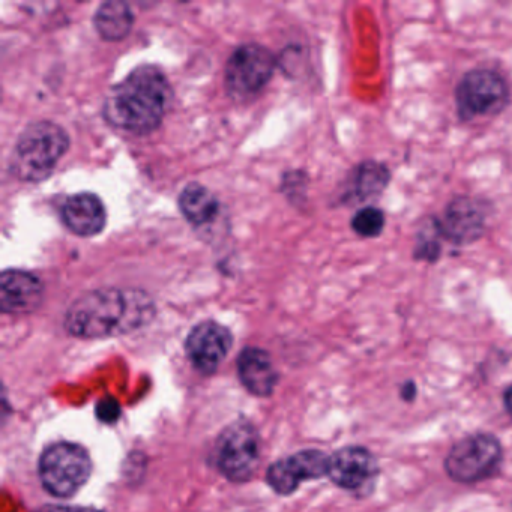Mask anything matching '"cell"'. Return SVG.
Returning a JSON list of instances; mask_svg holds the SVG:
<instances>
[{
  "label": "cell",
  "instance_id": "6da1fadb",
  "mask_svg": "<svg viewBox=\"0 0 512 512\" xmlns=\"http://www.w3.org/2000/svg\"><path fill=\"white\" fill-rule=\"evenodd\" d=\"M154 301L137 289H97L73 302L65 316L68 334L77 338H109L130 334L151 322Z\"/></svg>",
  "mask_w": 512,
  "mask_h": 512
},
{
  "label": "cell",
  "instance_id": "7a4b0ae2",
  "mask_svg": "<svg viewBox=\"0 0 512 512\" xmlns=\"http://www.w3.org/2000/svg\"><path fill=\"white\" fill-rule=\"evenodd\" d=\"M173 101L169 79L154 65H140L110 89L104 103L107 122L131 134H149L160 127Z\"/></svg>",
  "mask_w": 512,
  "mask_h": 512
},
{
  "label": "cell",
  "instance_id": "3957f363",
  "mask_svg": "<svg viewBox=\"0 0 512 512\" xmlns=\"http://www.w3.org/2000/svg\"><path fill=\"white\" fill-rule=\"evenodd\" d=\"M70 149V136L52 121L32 122L20 134L11 157V172L25 182H43L53 175Z\"/></svg>",
  "mask_w": 512,
  "mask_h": 512
},
{
  "label": "cell",
  "instance_id": "277c9868",
  "mask_svg": "<svg viewBox=\"0 0 512 512\" xmlns=\"http://www.w3.org/2000/svg\"><path fill=\"white\" fill-rule=\"evenodd\" d=\"M503 448L493 434L479 433L458 440L445 458L446 475L458 484H478L497 475Z\"/></svg>",
  "mask_w": 512,
  "mask_h": 512
},
{
  "label": "cell",
  "instance_id": "5b68a950",
  "mask_svg": "<svg viewBox=\"0 0 512 512\" xmlns=\"http://www.w3.org/2000/svg\"><path fill=\"white\" fill-rule=\"evenodd\" d=\"M91 473V457L77 443H53L40 458L41 482L55 497L74 496L88 482Z\"/></svg>",
  "mask_w": 512,
  "mask_h": 512
},
{
  "label": "cell",
  "instance_id": "8992f818",
  "mask_svg": "<svg viewBox=\"0 0 512 512\" xmlns=\"http://www.w3.org/2000/svg\"><path fill=\"white\" fill-rule=\"evenodd\" d=\"M262 442L256 428L247 421L230 424L218 437L215 463L232 482H245L259 469Z\"/></svg>",
  "mask_w": 512,
  "mask_h": 512
},
{
  "label": "cell",
  "instance_id": "52a82bcc",
  "mask_svg": "<svg viewBox=\"0 0 512 512\" xmlns=\"http://www.w3.org/2000/svg\"><path fill=\"white\" fill-rule=\"evenodd\" d=\"M455 103L461 121L491 118L503 112L509 103V88L496 71L472 70L464 74L455 91Z\"/></svg>",
  "mask_w": 512,
  "mask_h": 512
},
{
  "label": "cell",
  "instance_id": "ba28073f",
  "mask_svg": "<svg viewBox=\"0 0 512 512\" xmlns=\"http://www.w3.org/2000/svg\"><path fill=\"white\" fill-rule=\"evenodd\" d=\"M275 56L259 44H244L230 56L226 65L227 94L233 100H247L259 94L274 76Z\"/></svg>",
  "mask_w": 512,
  "mask_h": 512
},
{
  "label": "cell",
  "instance_id": "9c48e42d",
  "mask_svg": "<svg viewBox=\"0 0 512 512\" xmlns=\"http://www.w3.org/2000/svg\"><path fill=\"white\" fill-rule=\"evenodd\" d=\"M379 473L376 455L364 446H346L329 457L328 476L344 490L367 493L373 490Z\"/></svg>",
  "mask_w": 512,
  "mask_h": 512
},
{
  "label": "cell",
  "instance_id": "30bf717a",
  "mask_svg": "<svg viewBox=\"0 0 512 512\" xmlns=\"http://www.w3.org/2000/svg\"><path fill=\"white\" fill-rule=\"evenodd\" d=\"M434 223L437 233L452 244H472L484 235L487 227V205L475 197H457L446 206L442 220Z\"/></svg>",
  "mask_w": 512,
  "mask_h": 512
},
{
  "label": "cell",
  "instance_id": "8fae6325",
  "mask_svg": "<svg viewBox=\"0 0 512 512\" xmlns=\"http://www.w3.org/2000/svg\"><path fill=\"white\" fill-rule=\"evenodd\" d=\"M329 457L319 449H305L284 460L272 464L268 470V484L275 493L289 496L298 490L299 485L311 479L328 476Z\"/></svg>",
  "mask_w": 512,
  "mask_h": 512
},
{
  "label": "cell",
  "instance_id": "7c38bea8",
  "mask_svg": "<svg viewBox=\"0 0 512 512\" xmlns=\"http://www.w3.org/2000/svg\"><path fill=\"white\" fill-rule=\"evenodd\" d=\"M232 332L226 326L206 320L191 329L185 349L191 364L203 374H212L232 349Z\"/></svg>",
  "mask_w": 512,
  "mask_h": 512
},
{
  "label": "cell",
  "instance_id": "4fadbf2b",
  "mask_svg": "<svg viewBox=\"0 0 512 512\" xmlns=\"http://www.w3.org/2000/svg\"><path fill=\"white\" fill-rule=\"evenodd\" d=\"M44 299V284L37 275L7 269L0 277V308L5 314H28Z\"/></svg>",
  "mask_w": 512,
  "mask_h": 512
},
{
  "label": "cell",
  "instance_id": "5bb4252c",
  "mask_svg": "<svg viewBox=\"0 0 512 512\" xmlns=\"http://www.w3.org/2000/svg\"><path fill=\"white\" fill-rule=\"evenodd\" d=\"M62 221L74 235L91 238L103 232L107 212L100 197L92 193H79L68 197L62 205Z\"/></svg>",
  "mask_w": 512,
  "mask_h": 512
},
{
  "label": "cell",
  "instance_id": "9a60e30c",
  "mask_svg": "<svg viewBox=\"0 0 512 512\" xmlns=\"http://www.w3.org/2000/svg\"><path fill=\"white\" fill-rule=\"evenodd\" d=\"M238 373L242 385L257 397H268L278 382L271 355L259 347H247L238 358Z\"/></svg>",
  "mask_w": 512,
  "mask_h": 512
},
{
  "label": "cell",
  "instance_id": "2e32d148",
  "mask_svg": "<svg viewBox=\"0 0 512 512\" xmlns=\"http://www.w3.org/2000/svg\"><path fill=\"white\" fill-rule=\"evenodd\" d=\"M391 181V172L385 164L364 161L353 169L347 179L343 199L349 203H361L379 196Z\"/></svg>",
  "mask_w": 512,
  "mask_h": 512
},
{
  "label": "cell",
  "instance_id": "e0dca14e",
  "mask_svg": "<svg viewBox=\"0 0 512 512\" xmlns=\"http://www.w3.org/2000/svg\"><path fill=\"white\" fill-rule=\"evenodd\" d=\"M179 209L188 223L203 227L217 220L220 214V202L211 190L193 182L182 190L179 196Z\"/></svg>",
  "mask_w": 512,
  "mask_h": 512
},
{
  "label": "cell",
  "instance_id": "ac0fdd59",
  "mask_svg": "<svg viewBox=\"0 0 512 512\" xmlns=\"http://www.w3.org/2000/svg\"><path fill=\"white\" fill-rule=\"evenodd\" d=\"M94 25L103 40H124L130 35L134 26L133 10L130 5L118 0L104 2L95 13Z\"/></svg>",
  "mask_w": 512,
  "mask_h": 512
},
{
  "label": "cell",
  "instance_id": "d6986e66",
  "mask_svg": "<svg viewBox=\"0 0 512 512\" xmlns=\"http://www.w3.org/2000/svg\"><path fill=\"white\" fill-rule=\"evenodd\" d=\"M385 214L382 209L365 206L352 218V229L361 238H377L385 229Z\"/></svg>",
  "mask_w": 512,
  "mask_h": 512
},
{
  "label": "cell",
  "instance_id": "ffe728a7",
  "mask_svg": "<svg viewBox=\"0 0 512 512\" xmlns=\"http://www.w3.org/2000/svg\"><path fill=\"white\" fill-rule=\"evenodd\" d=\"M121 413L122 409L116 398L106 397L98 401L97 416L100 421L106 422V424H115L121 418Z\"/></svg>",
  "mask_w": 512,
  "mask_h": 512
},
{
  "label": "cell",
  "instance_id": "44dd1931",
  "mask_svg": "<svg viewBox=\"0 0 512 512\" xmlns=\"http://www.w3.org/2000/svg\"><path fill=\"white\" fill-rule=\"evenodd\" d=\"M413 256L418 260H427V262H436L440 256V245L437 244L434 239L428 238H419L418 245H416L415 251H413Z\"/></svg>",
  "mask_w": 512,
  "mask_h": 512
},
{
  "label": "cell",
  "instance_id": "7402d4cb",
  "mask_svg": "<svg viewBox=\"0 0 512 512\" xmlns=\"http://www.w3.org/2000/svg\"><path fill=\"white\" fill-rule=\"evenodd\" d=\"M37 512H104L97 508H79V506L47 505Z\"/></svg>",
  "mask_w": 512,
  "mask_h": 512
},
{
  "label": "cell",
  "instance_id": "603a6c76",
  "mask_svg": "<svg viewBox=\"0 0 512 512\" xmlns=\"http://www.w3.org/2000/svg\"><path fill=\"white\" fill-rule=\"evenodd\" d=\"M401 397L404 398V400L412 401L413 397H415L416 394V386L413 382H407L406 385L403 386V389H401Z\"/></svg>",
  "mask_w": 512,
  "mask_h": 512
},
{
  "label": "cell",
  "instance_id": "cb8c5ba5",
  "mask_svg": "<svg viewBox=\"0 0 512 512\" xmlns=\"http://www.w3.org/2000/svg\"><path fill=\"white\" fill-rule=\"evenodd\" d=\"M503 404H505L506 412H508L509 416L512 418V385L508 386L505 394H503Z\"/></svg>",
  "mask_w": 512,
  "mask_h": 512
}]
</instances>
